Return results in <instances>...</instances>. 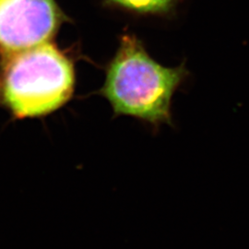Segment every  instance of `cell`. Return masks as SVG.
<instances>
[{"label":"cell","mask_w":249,"mask_h":249,"mask_svg":"<svg viewBox=\"0 0 249 249\" xmlns=\"http://www.w3.org/2000/svg\"><path fill=\"white\" fill-rule=\"evenodd\" d=\"M69 18L55 0H0V53L50 42Z\"/></svg>","instance_id":"3957f363"},{"label":"cell","mask_w":249,"mask_h":249,"mask_svg":"<svg viewBox=\"0 0 249 249\" xmlns=\"http://www.w3.org/2000/svg\"><path fill=\"white\" fill-rule=\"evenodd\" d=\"M182 0H103L107 8L118 9L137 16H173Z\"/></svg>","instance_id":"277c9868"},{"label":"cell","mask_w":249,"mask_h":249,"mask_svg":"<svg viewBox=\"0 0 249 249\" xmlns=\"http://www.w3.org/2000/svg\"><path fill=\"white\" fill-rule=\"evenodd\" d=\"M76 84L72 56L51 42L0 60V106L18 119L43 117L64 107Z\"/></svg>","instance_id":"7a4b0ae2"},{"label":"cell","mask_w":249,"mask_h":249,"mask_svg":"<svg viewBox=\"0 0 249 249\" xmlns=\"http://www.w3.org/2000/svg\"><path fill=\"white\" fill-rule=\"evenodd\" d=\"M188 76L185 62L163 67L142 40L125 33L106 67V80L97 93L109 102L115 116H131L158 129L160 124H173V96Z\"/></svg>","instance_id":"6da1fadb"}]
</instances>
